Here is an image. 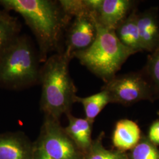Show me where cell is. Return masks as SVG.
<instances>
[{"label":"cell","mask_w":159,"mask_h":159,"mask_svg":"<svg viewBox=\"0 0 159 159\" xmlns=\"http://www.w3.org/2000/svg\"><path fill=\"white\" fill-rule=\"evenodd\" d=\"M34 148L23 132L0 133V159H33Z\"/></svg>","instance_id":"cell-8"},{"label":"cell","mask_w":159,"mask_h":159,"mask_svg":"<svg viewBox=\"0 0 159 159\" xmlns=\"http://www.w3.org/2000/svg\"><path fill=\"white\" fill-rule=\"evenodd\" d=\"M142 71L152 88L154 99H159V45L148 56L146 65Z\"/></svg>","instance_id":"cell-17"},{"label":"cell","mask_w":159,"mask_h":159,"mask_svg":"<svg viewBox=\"0 0 159 159\" xmlns=\"http://www.w3.org/2000/svg\"><path fill=\"white\" fill-rule=\"evenodd\" d=\"M33 159H54L47 153L44 148L37 141L34 142Z\"/></svg>","instance_id":"cell-21"},{"label":"cell","mask_w":159,"mask_h":159,"mask_svg":"<svg viewBox=\"0 0 159 159\" xmlns=\"http://www.w3.org/2000/svg\"><path fill=\"white\" fill-rule=\"evenodd\" d=\"M66 116L68 119V124L64 128V130L84 154L90 148L93 142L91 139L93 123L85 118L75 117L71 113Z\"/></svg>","instance_id":"cell-12"},{"label":"cell","mask_w":159,"mask_h":159,"mask_svg":"<svg viewBox=\"0 0 159 159\" xmlns=\"http://www.w3.org/2000/svg\"><path fill=\"white\" fill-rule=\"evenodd\" d=\"M134 4L130 0H102L94 17L102 26L115 30L134 9Z\"/></svg>","instance_id":"cell-9"},{"label":"cell","mask_w":159,"mask_h":159,"mask_svg":"<svg viewBox=\"0 0 159 159\" xmlns=\"http://www.w3.org/2000/svg\"><path fill=\"white\" fill-rule=\"evenodd\" d=\"M141 130L134 121L129 119L120 120L117 122L113 134L114 146L120 151L134 148L139 143Z\"/></svg>","instance_id":"cell-11"},{"label":"cell","mask_w":159,"mask_h":159,"mask_svg":"<svg viewBox=\"0 0 159 159\" xmlns=\"http://www.w3.org/2000/svg\"><path fill=\"white\" fill-rule=\"evenodd\" d=\"M137 12L134 8L115 30L116 35L125 46L137 52L143 51L137 23Z\"/></svg>","instance_id":"cell-13"},{"label":"cell","mask_w":159,"mask_h":159,"mask_svg":"<svg viewBox=\"0 0 159 159\" xmlns=\"http://www.w3.org/2000/svg\"><path fill=\"white\" fill-rule=\"evenodd\" d=\"M39 54L26 36L19 35L0 55V85L21 90L39 83Z\"/></svg>","instance_id":"cell-4"},{"label":"cell","mask_w":159,"mask_h":159,"mask_svg":"<svg viewBox=\"0 0 159 159\" xmlns=\"http://www.w3.org/2000/svg\"><path fill=\"white\" fill-rule=\"evenodd\" d=\"M148 137L153 144H159V120L154 121L150 126Z\"/></svg>","instance_id":"cell-20"},{"label":"cell","mask_w":159,"mask_h":159,"mask_svg":"<svg viewBox=\"0 0 159 159\" xmlns=\"http://www.w3.org/2000/svg\"><path fill=\"white\" fill-rule=\"evenodd\" d=\"M102 90L108 93L110 102L129 106L142 100H155L151 85L142 70L116 75Z\"/></svg>","instance_id":"cell-5"},{"label":"cell","mask_w":159,"mask_h":159,"mask_svg":"<svg viewBox=\"0 0 159 159\" xmlns=\"http://www.w3.org/2000/svg\"><path fill=\"white\" fill-rule=\"evenodd\" d=\"M71 59L63 51L48 57L40 68V108L44 116L60 121L71 113L77 90L69 72Z\"/></svg>","instance_id":"cell-2"},{"label":"cell","mask_w":159,"mask_h":159,"mask_svg":"<svg viewBox=\"0 0 159 159\" xmlns=\"http://www.w3.org/2000/svg\"><path fill=\"white\" fill-rule=\"evenodd\" d=\"M95 22L97 35L94 41L85 50L75 52L73 57L106 83L116 75L131 56L137 52L125 46L114 30L102 26L96 18Z\"/></svg>","instance_id":"cell-3"},{"label":"cell","mask_w":159,"mask_h":159,"mask_svg":"<svg viewBox=\"0 0 159 159\" xmlns=\"http://www.w3.org/2000/svg\"><path fill=\"white\" fill-rule=\"evenodd\" d=\"M20 29L17 18L8 13L0 18V55L20 35Z\"/></svg>","instance_id":"cell-16"},{"label":"cell","mask_w":159,"mask_h":159,"mask_svg":"<svg viewBox=\"0 0 159 159\" xmlns=\"http://www.w3.org/2000/svg\"><path fill=\"white\" fill-rule=\"evenodd\" d=\"M37 142L54 159H84V153L69 137L60 121L44 116Z\"/></svg>","instance_id":"cell-6"},{"label":"cell","mask_w":159,"mask_h":159,"mask_svg":"<svg viewBox=\"0 0 159 159\" xmlns=\"http://www.w3.org/2000/svg\"><path fill=\"white\" fill-rule=\"evenodd\" d=\"M97 28L94 14L74 17L68 28L64 52L73 58L76 51L89 47L96 39Z\"/></svg>","instance_id":"cell-7"},{"label":"cell","mask_w":159,"mask_h":159,"mask_svg":"<svg viewBox=\"0 0 159 159\" xmlns=\"http://www.w3.org/2000/svg\"><path fill=\"white\" fill-rule=\"evenodd\" d=\"M6 11H14L23 17L31 29L39 47L40 62L60 46L64 31L71 18L64 12L58 1L51 0H0Z\"/></svg>","instance_id":"cell-1"},{"label":"cell","mask_w":159,"mask_h":159,"mask_svg":"<svg viewBox=\"0 0 159 159\" xmlns=\"http://www.w3.org/2000/svg\"><path fill=\"white\" fill-rule=\"evenodd\" d=\"M81 103L84 109L85 119L93 123L97 116L108 103L110 98L108 93L104 90L95 94L85 97L76 96L75 102Z\"/></svg>","instance_id":"cell-14"},{"label":"cell","mask_w":159,"mask_h":159,"mask_svg":"<svg viewBox=\"0 0 159 159\" xmlns=\"http://www.w3.org/2000/svg\"><path fill=\"white\" fill-rule=\"evenodd\" d=\"M137 23L143 51L151 52L159 45V9L152 7L137 15Z\"/></svg>","instance_id":"cell-10"},{"label":"cell","mask_w":159,"mask_h":159,"mask_svg":"<svg viewBox=\"0 0 159 159\" xmlns=\"http://www.w3.org/2000/svg\"><path fill=\"white\" fill-rule=\"evenodd\" d=\"M103 133L92 142L90 148L84 154V159H128L125 154L120 150H111L102 145Z\"/></svg>","instance_id":"cell-18"},{"label":"cell","mask_w":159,"mask_h":159,"mask_svg":"<svg viewBox=\"0 0 159 159\" xmlns=\"http://www.w3.org/2000/svg\"><path fill=\"white\" fill-rule=\"evenodd\" d=\"M58 2L64 12L72 18L95 14L101 4V0H60Z\"/></svg>","instance_id":"cell-15"},{"label":"cell","mask_w":159,"mask_h":159,"mask_svg":"<svg viewBox=\"0 0 159 159\" xmlns=\"http://www.w3.org/2000/svg\"><path fill=\"white\" fill-rule=\"evenodd\" d=\"M7 14V12L2 11H1V10H0V18H2V17H4V16H6Z\"/></svg>","instance_id":"cell-22"},{"label":"cell","mask_w":159,"mask_h":159,"mask_svg":"<svg viewBox=\"0 0 159 159\" xmlns=\"http://www.w3.org/2000/svg\"><path fill=\"white\" fill-rule=\"evenodd\" d=\"M158 114H159V111H158Z\"/></svg>","instance_id":"cell-23"},{"label":"cell","mask_w":159,"mask_h":159,"mask_svg":"<svg viewBox=\"0 0 159 159\" xmlns=\"http://www.w3.org/2000/svg\"><path fill=\"white\" fill-rule=\"evenodd\" d=\"M131 159H159V151L152 143L143 140L133 148Z\"/></svg>","instance_id":"cell-19"}]
</instances>
